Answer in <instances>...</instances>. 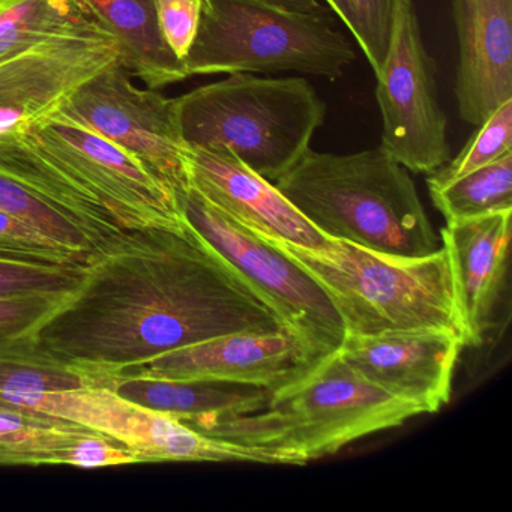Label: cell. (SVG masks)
Segmentation results:
<instances>
[{"label": "cell", "mask_w": 512, "mask_h": 512, "mask_svg": "<svg viewBox=\"0 0 512 512\" xmlns=\"http://www.w3.org/2000/svg\"><path fill=\"white\" fill-rule=\"evenodd\" d=\"M83 262H56L49 259L0 257V298L4 296H68L77 289Z\"/></svg>", "instance_id": "cell-26"}, {"label": "cell", "mask_w": 512, "mask_h": 512, "mask_svg": "<svg viewBox=\"0 0 512 512\" xmlns=\"http://www.w3.org/2000/svg\"><path fill=\"white\" fill-rule=\"evenodd\" d=\"M512 211L446 223L448 254L464 346H481L508 269Z\"/></svg>", "instance_id": "cell-17"}, {"label": "cell", "mask_w": 512, "mask_h": 512, "mask_svg": "<svg viewBox=\"0 0 512 512\" xmlns=\"http://www.w3.org/2000/svg\"><path fill=\"white\" fill-rule=\"evenodd\" d=\"M176 100L188 146L227 149L271 182L304 157L326 118L325 101L304 77L229 74Z\"/></svg>", "instance_id": "cell-5"}, {"label": "cell", "mask_w": 512, "mask_h": 512, "mask_svg": "<svg viewBox=\"0 0 512 512\" xmlns=\"http://www.w3.org/2000/svg\"><path fill=\"white\" fill-rule=\"evenodd\" d=\"M31 131L38 145L88 191L121 235L155 227L182 229L187 223L175 191L101 134L58 112Z\"/></svg>", "instance_id": "cell-8"}, {"label": "cell", "mask_w": 512, "mask_h": 512, "mask_svg": "<svg viewBox=\"0 0 512 512\" xmlns=\"http://www.w3.org/2000/svg\"><path fill=\"white\" fill-rule=\"evenodd\" d=\"M349 29L374 74L382 67L391 40L395 0H323Z\"/></svg>", "instance_id": "cell-27"}, {"label": "cell", "mask_w": 512, "mask_h": 512, "mask_svg": "<svg viewBox=\"0 0 512 512\" xmlns=\"http://www.w3.org/2000/svg\"><path fill=\"white\" fill-rule=\"evenodd\" d=\"M116 62L118 41L92 16L55 40L0 62V140L28 133Z\"/></svg>", "instance_id": "cell-12"}, {"label": "cell", "mask_w": 512, "mask_h": 512, "mask_svg": "<svg viewBox=\"0 0 512 512\" xmlns=\"http://www.w3.org/2000/svg\"><path fill=\"white\" fill-rule=\"evenodd\" d=\"M89 383L85 373L41 352L31 341L0 349V407L38 410L47 395Z\"/></svg>", "instance_id": "cell-20"}, {"label": "cell", "mask_w": 512, "mask_h": 512, "mask_svg": "<svg viewBox=\"0 0 512 512\" xmlns=\"http://www.w3.org/2000/svg\"><path fill=\"white\" fill-rule=\"evenodd\" d=\"M314 361L292 332H238L161 353L109 376L241 383L272 391Z\"/></svg>", "instance_id": "cell-14"}, {"label": "cell", "mask_w": 512, "mask_h": 512, "mask_svg": "<svg viewBox=\"0 0 512 512\" xmlns=\"http://www.w3.org/2000/svg\"><path fill=\"white\" fill-rule=\"evenodd\" d=\"M176 197L187 223L236 269L314 359L338 352L346 338L343 320L328 293L301 265L193 187Z\"/></svg>", "instance_id": "cell-7"}, {"label": "cell", "mask_w": 512, "mask_h": 512, "mask_svg": "<svg viewBox=\"0 0 512 512\" xmlns=\"http://www.w3.org/2000/svg\"><path fill=\"white\" fill-rule=\"evenodd\" d=\"M512 151V100L500 104L476 127L469 142L436 172L427 176L428 190L443 187Z\"/></svg>", "instance_id": "cell-25"}, {"label": "cell", "mask_w": 512, "mask_h": 512, "mask_svg": "<svg viewBox=\"0 0 512 512\" xmlns=\"http://www.w3.org/2000/svg\"><path fill=\"white\" fill-rule=\"evenodd\" d=\"M274 184L325 238L401 257L442 247L409 170L380 145L344 155L310 148Z\"/></svg>", "instance_id": "cell-2"}, {"label": "cell", "mask_w": 512, "mask_h": 512, "mask_svg": "<svg viewBox=\"0 0 512 512\" xmlns=\"http://www.w3.org/2000/svg\"><path fill=\"white\" fill-rule=\"evenodd\" d=\"M260 2L280 10L295 11V13H314L322 8L317 0H260Z\"/></svg>", "instance_id": "cell-33"}, {"label": "cell", "mask_w": 512, "mask_h": 512, "mask_svg": "<svg viewBox=\"0 0 512 512\" xmlns=\"http://www.w3.org/2000/svg\"><path fill=\"white\" fill-rule=\"evenodd\" d=\"M89 16L83 0H0V62L67 34Z\"/></svg>", "instance_id": "cell-22"}, {"label": "cell", "mask_w": 512, "mask_h": 512, "mask_svg": "<svg viewBox=\"0 0 512 512\" xmlns=\"http://www.w3.org/2000/svg\"><path fill=\"white\" fill-rule=\"evenodd\" d=\"M86 430L40 410L0 407V466H59Z\"/></svg>", "instance_id": "cell-21"}, {"label": "cell", "mask_w": 512, "mask_h": 512, "mask_svg": "<svg viewBox=\"0 0 512 512\" xmlns=\"http://www.w3.org/2000/svg\"><path fill=\"white\" fill-rule=\"evenodd\" d=\"M164 40L181 61L187 58L199 29L205 0H151Z\"/></svg>", "instance_id": "cell-29"}, {"label": "cell", "mask_w": 512, "mask_h": 512, "mask_svg": "<svg viewBox=\"0 0 512 512\" xmlns=\"http://www.w3.org/2000/svg\"><path fill=\"white\" fill-rule=\"evenodd\" d=\"M464 343L442 329H401L374 335H346L338 353L373 383L419 415L449 403L455 365Z\"/></svg>", "instance_id": "cell-13"}, {"label": "cell", "mask_w": 512, "mask_h": 512, "mask_svg": "<svg viewBox=\"0 0 512 512\" xmlns=\"http://www.w3.org/2000/svg\"><path fill=\"white\" fill-rule=\"evenodd\" d=\"M0 242L22 245V247L47 251V253L71 254L55 244L52 239L35 230L34 227L28 226V224L22 223V221L2 211H0ZM71 256H74V254H71Z\"/></svg>", "instance_id": "cell-31"}, {"label": "cell", "mask_w": 512, "mask_h": 512, "mask_svg": "<svg viewBox=\"0 0 512 512\" xmlns=\"http://www.w3.org/2000/svg\"><path fill=\"white\" fill-rule=\"evenodd\" d=\"M355 58L323 8L295 13L260 0H205L184 62L190 77L293 71L337 80Z\"/></svg>", "instance_id": "cell-6"}, {"label": "cell", "mask_w": 512, "mask_h": 512, "mask_svg": "<svg viewBox=\"0 0 512 512\" xmlns=\"http://www.w3.org/2000/svg\"><path fill=\"white\" fill-rule=\"evenodd\" d=\"M58 113L130 152L176 196L190 190V146L182 137L178 100L137 88L121 62L80 86Z\"/></svg>", "instance_id": "cell-10"}, {"label": "cell", "mask_w": 512, "mask_h": 512, "mask_svg": "<svg viewBox=\"0 0 512 512\" xmlns=\"http://www.w3.org/2000/svg\"><path fill=\"white\" fill-rule=\"evenodd\" d=\"M83 4L118 41L122 67L149 89L190 77L185 62L164 40L151 0H83Z\"/></svg>", "instance_id": "cell-19"}, {"label": "cell", "mask_w": 512, "mask_h": 512, "mask_svg": "<svg viewBox=\"0 0 512 512\" xmlns=\"http://www.w3.org/2000/svg\"><path fill=\"white\" fill-rule=\"evenodd\" d=\"M137 464L130 451L106 434L86 427L68 449L65 466L94 469V467L124 466Z\"/></svg>", "instance_id": "cell-30"}, {"label": "cell", "mask_w": 512, "mask_h": 512, "mask_svg": "<svg viewBox=\"0 0 512 512\" xmlns=\"http://www.w3.org/2000/svg\"><path fill=\"white\" fill-rule=\"evenodd\" d=\"M0 257H14V259H49L56 260V262H62V260H64V254L32 250V248L8 244V242H0Z\"/></svg>", "instance_id": "cell-32"}, {"label": "cell", "mask_w": 512, "mask_h": 512, "mask_svg": "<svg viewBox=\"0 0 512 512\" xmlns=\"http://www.w3.org/2000/svg\"><path fill=\"white\" fill-rule=\"evenodd\" d=\"M328 293L346 335L442 329L463 340L445 248L422 257L376 253L328 239L317 248L268 238Z\"/></svg>", "instance_id": "cell-4"}, {"label": "cell", "mask_w": 512, "mask_h": 512, "mask_svg": "<svg viewBox=\"0 0 512 512\" xmlns=\"http://www.w3.org/2000/svg\"><path fill=\"white\" fill-rule=\"evenodd\" d=\"M191 187L229 217L260 236L317 248L328 238L283 196L227 149L190 146Z\"/></svg>", "instance_id": "cell-16"}, {"label": "cell", "mask_w": 512, "mask_h": 512, "mask_svg": "<svg viewBox=\"0 0 512 512\" xmlns=\"http://www.w3.org/2000/svg\"><path fill=\"white\" fill-rule=\"evenodd\" d=\"M0 211L34 227L47 238L52 239L68 253L88 259L97 253L94 239L65 215L61 209L47 202L20 182L0 173Z\"/></svg>", "instance_id": "cell-24"}, {"label": "cell", "mask_w": 512, "mask_h": 512, "mask_svg": "<svg viewBox=\"0 0 512 512\" xmlns=\"http://www.w3.org/2000/svg\"><path fill=\"white\" fill-rule=\"evenodd\" d=\"M281 331L280 317L185 223L128 233L91 254L31 343L92 382L209 338Z\"/></svg>", "instance_id": "cell-1"}, {"label": "cell", "mask_w": 512, "mask_h": 512, "mask_svg": "<svg viewBox=\"0 0 512 512\" xmlns=\"http://www.w3.org/2000/svg\"><path fill=\"white\" fill-rule=\"evenodd\" d=\"M430 191L446 223L512 211V151L493 163Z\"/></svg>", "instance_id": "cell-23"}, {"label": "cell", "mask_w": 512, "mask_h": 512, "mask_svg": "<svg viewBox=\"0 0 512 512\" xmlns=\"http://www.w3.org/2000/svg\"><path fill=\"white\" fill-rule=\"evenodd\" d=\"M68 296L23 295L0 298V349L29 343L35 331L58 310Z\"/></svg>", "instance_id": "cell-28"}, {"label": "cell", "mask_w": 512, "mask_h": 512, "mask_svg": "<svg viewBox=\"0 0 512 512\" xmlns=\"http://www.w3.org/2000/svg\"><path fill=\"white\" fill-rule=\"evenodd\" d=\"M376 79L380 146L409 172H436L451 160L448 118L437 97L436 65L422 41L413 0H395L391 40Z\"/></svg>", "instance_id": "cell-9"}, {"label": "cell", "mask_w": 512, "mask_h": 512, "mask_svg": "<svg viewBox=\"0 0 512 512\" xmlns=\"http://www.w3.org/2000/svg\"><path fill=\"white\" fill-rule=\"evenodd\" d=\"M418 415L413 407L364 379L335 352L272 389L263 409L185 424L215 439L289 455L305 466Z\"/></svg>", "instance_id": "cell-3"}, {"label": "cell", "mask_w": 512, "mask_h": 512, "mask_svg": "<svg viewBox=\"0 0 512 512\" xmlns=\"http://www.w3.org/2000/svg\"><path fill=\"white\" fill-rule=\"evenodd\" d=\"M38 410L106 434L125 446L137 464L241 461L302 466L296 458L280 452L206 436L175 416L140 406L92 383L83 388L47 395Z\"/></svg>", "instance_id": "cell-11"}, {"label": "cell", "mask_w": 512, "mask_h": 512, "mask_svg": "<svg viewBox=\"0 0 512 512\" xmlns=\"http://www.w3.org/2000/svg\"><path fill=\"white\" fill-rule=\"evenodd\" d=\"M458 38V113L478 127L512 100V0H452Z\"/></svg>", "instance_id": "cell-15"}, {"label": "cell", "mask_w": 512, "mask_h": 512, "mask_svg": "<svg viewBox=\"0 0 512 512\" xmlns=\"http://www.w3.org/2000/svg\"><path fill=\"white\" fill-rule=\"evenodd\" d=\"M125 400L179 421L230 418L263 409L271 391L227 382H184L139 376H104L92 380Z\"/></svg>", "instance_id": "cell-18"}]
</instances>
